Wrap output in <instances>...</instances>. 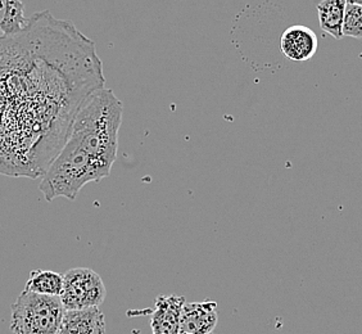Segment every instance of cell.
<instances>
[{
  "mask_svg": "<svg viewBox=\"0 0 362 334\" xmlns=\"http://www.w3.org/2000/svg\"><path fill=\"white\" fill-rule=\"evenodd\" d=\"M105 88L95 45L49 11L0 36V174L44 176L81 103Z\"/></svg>",
  "mask_w": 362,
  "mask_h": 334,
  "instance_id": "6da1fadb",
  "label": "cell"
},
{
  "mask_svg": "<svg viewBox=\"0 0 362 334\" xmlns=\"http://www.w3.org/2000/svg\"><path fill=\"white\" fill-rule=\"evenodd\" d=\"M124 105L111 89L93 91L77 111L69 138L42 176L39 189L50 202L76 200L89 183L111 175L117 159Z\"/></svg>",
  "mask_w": 362,
  "mask_h": 334,
  "instance_id": "7a4b0ae2",
  "label": "cell"
},
{
  "mask_svg": "<svg viewBox=\"0 0 362 334\" xmlns=\"http://www.w3.org/2000/svg\"><path fill=\"white\" fill-rule=\"evenodd\" d=\"M59 297L22 291L12 305L13 334H56L64 316Z\"/></svg>",
  "mask_w": 362,
  "mask_h": 334,
  "instance_id": "3957f363",
  "label": "cell"
},
{
  "mask_svg": "<svg viewBox=\"0 0 362 334\" xmlns=\"http://www.w3.org/2000/svg\"><path fill=\"white\" fill-rule=\"evenodd\" d=\"M107 296L105 283L98 272L88 267H75L63 275L59 299L66 311L98 309Z\"/></svg>",
  "mask_w": 362,
  "mask_h": 334,
  "instance_id": "277c9868",
  "label": "cell"
},
{
  "mask_svg": "<svg viewBox=\"0 0 362 334\" xmlns=\"http://www.w3.org/2000/svg\"><path fill=\"white\" fill-rule=\"evenodd\" d=\"M217 321L215 301L185 302L181 311L179 334H211L216 328Z\"/></svg>",
  "mask_w": 362,
  "mask_h": 334,
  "instance_id": "5b68a950",
  "label": "cell"
},
{
  "mask_svg": "<svg viewBox=\"0 0 362 334\" xmlns=\"http://www.w3.org/2000/svg\"><path fill=\"white\" fill-rule=\"evenodd\" d=\"M280 49L293 62H307L317 52V36L307 26L294 25L283 33Z\"/></svg>",
  "mask_w": 362,
  "mask_h": 334,
  "instance_id": "8992f818",
  "label": "cell"
},
{
  "mask_svg": "<svg viewBox=\"0 0 362 334\" xmlns=\"http://www.w3.org/2000/svg\"><path fill=\"white\" fill-rule=\"evenodd\" d=\"M185 297L180 296H158L151 313L152 334H179L180 316L185 305Z\"/></svg>",
  "mask_w": 362,
  "mask_h": 334,
  "instance_id": "52a82bcc",
  "label": "cell"
},
{
  "mask_svg": "<svg viewBox=\"0 0 362 334\" xmlns=\"http://www.w3.org/2000/svg\"><path fill=\"white\" fill-rule=\"evenodd\" d=\"M56 334H105V313L99 307L66 311Z\"/></svg>",
  "mask_w": 362,
  "mask_h": 334,
  "instance_id": "ba28073f",
  "label": "cell"
},
{
  "mask_svg": "<svg viewBox=\"0 0 362 334\" xmlns=\"http://www.w3.org/2000/svg\"><path fill=\"white\" fill-rule=\"evenodd\" d=\"M346 4V0H324L316 7L321 30L337 40H341L343 38Z\"/></svg>",
  "mask_w": 362,
  "mask_h": 334,
  "instance_id": "9c48e42d",
  "label": "cell"
},
{
  "mask_svg": "<svg viewBox=\"0 0 362 334\" xmlns=\"http://www.w3.org/2000/svg\"><path fill=\"white\" fill-rule=\"evenodd\" d=\"M28 23L25 4L20 0H0V31L4 36L16 35Z\"/></svg>",
  "mask_w": 362,
  "mask_h": 334,
  "instance_id": "30bf717a",
  "label": "cell"
},
{
  "mask_svg": "<svg viewBox=\"0 0 362 334\" xmlns=\"http://www.w3.org/2000/svg\"><path fill=\"white\" fill-rule=\"evenodd\" d=\"M25 289L42 296L59 297L63 289V275L50 270H33Z\"/></svg>",
  "mask_w": 362,
  "mask_h": 334,
  "instance_id": "8fae6325",
  "label": "cell"
},
{
  "mask_svg": "<svg viewBox=\"0 0 362 334\" xmlns=\"http://www.w3.org/2000/svg\"><path fill=\"white\" fill-rule=\"evenodd\" d=\"M343 36L362 39V7L347 1L343 21Z\"/></svg>",
  "mask_w": 362,
  "mask_h": 334,
  "instance_id": "7c38bea8",
  "label": "cell"
},
{
  "mask_svg": "<svg viewBox=\"0 0 362 334\" xmlns=\"http://www.w3.org/2000/svg\"><path fill=\"white\" fill-rule=\"evenodd\" d=\"M349 1H352L354 4H357V6L362 7V0H349Z\"/></svg>",
  "mask_w": 362,
  "mask_h": 334,
  "instance_id": "4fadbf2b",
  "label": "cell"
},
{
  "mask_svg": "<svg viewBox=\"0 0 362 334\" xmlns=\"http://www.w3.org/2000/svg\"><path fill=\"white\" fill-rule=\"evenodd\" d=\"M211 334H214V333H211Z\"/></svg>",
  "mask_w": 362,
  "mask_h": 334,
  "instance_id": "5bb4252c",
  "label": "cell"
}]
</instances>
